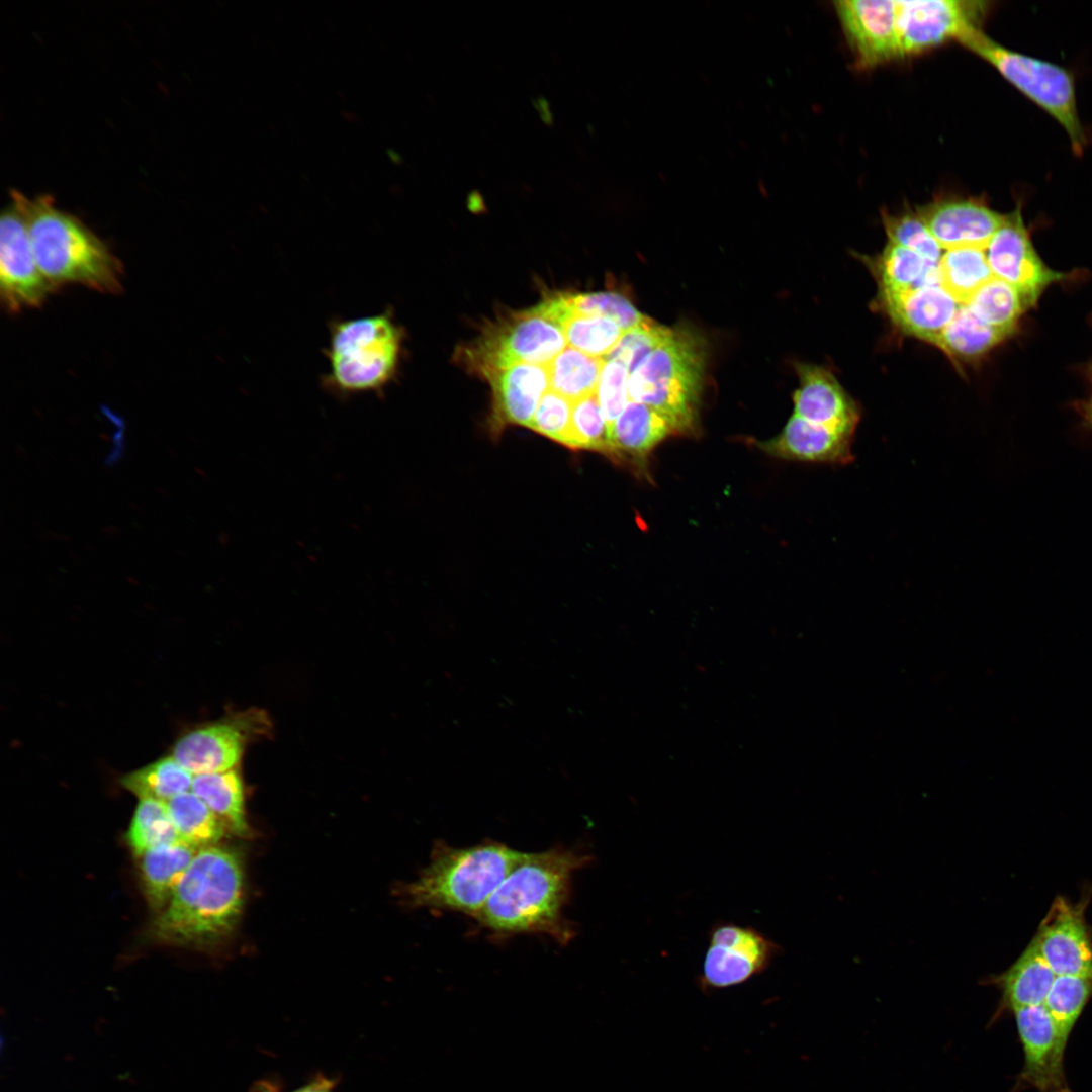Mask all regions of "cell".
Wrapping results in <instances>:
<instances>
[{
    "label": "cell",
    "mask_w": 1092,
    "mask_h": 1092,
    "mask_svg": "<svg viewBox=\"0 0 1092 1092\" xmlns=\"http://www.w3.org/2000/svg\"><path fill=\"white\" fill-rule=\"evenodd\" d=\"M852 442V437L793 415L783 431L762 447L783 459L844 466L854 460Z\"/></svg>",
    "instance_id": "cell-21"
},
{
    "label": "cell",
    "mask_w": 1092,
    "mask_h": 1092,
    "mask_svg": "<svg viewBox=\"0 0 1092 1092\" xmlns=\"http://www.w3.org/2000/svg\"><path fill=\"white\" fill-rule=\"evenodd\" d=\"M191 791L211 809L226 828L239 835L248 833L244 786L238 769L196 775L193 777Z\"/></svg>",
    "instance_id": "cell-27"
},
{
    "label": "cell",
    "mask_w": 1092,
    "mask_h": 1092,
    "mask_svg": "<svg viewBox=\"0 0 1092 1092\" xmlns=\"http://www.w3.org/2000/svg\"><path fill=\"white\" fill-rule=\"evenodd\" d=\"M1083 419L1090 430H1092V395L1082 405Z\"/></svg>",
    "instance_id": "cell-44"
},
{
    "label": "cell",
    "mask_w": 1092,
    "mask_h": 1092,
    "mask_svg": "<svg viewBox=\"0 0 1092 1092\" xmlns=\"http://www.w3.org/2000/svg\"><path fill=\"white\" fill-rule=\"evenodd\" d=\"M525 853L496 841L462 848L438 842L430 863L406 887V899L415 907L453 911L475 919Z\"/></svg>",
    "instance_id": "cell-4"
},
{
    "label": "cell",
    "mask_w": 1092,
    "mask_h": 1092,
    "mask_svg": "<svg viewBox=\"0 0 1092 1092\" xmlns=\"http://www.w3.org/2000/svg\"><path fill=\"white\" fill-rule=\"evenodd\" d=\"M1089 372H1090V375H1091V377H1092V364H1091V367H1090V370H1089Z\"/></svg>",
    "instance_id": "cell-45"
},
{
    "label": "cell",
    "mask_w": 1092,
    "mask_h": 1092,
    "mask_svg": "<svg viewBox=\"0 0 1092 1092\" xmlns=\"http://www.w3.org/2000/svg\"><path fill=\"white\" fill-rule=\"evenodd\" d=\"M605 361L566 346L548 365L550 390L571 402L596 393Z\"/></svg>",
    "instance_id": "cell-29"
},
{
    "label": "cell",
    "mask_w": 1092,
    "mask_h": 1092,
    "mask_svg": "<svg viewBox=\"0 0 1092 1092\" xmlns=\"http://www.w3.org/2000/svg\"><path fill=\"white\" fill-rule=\"evenodd\" d=\"M986 1H896V28L900 58L923 53L947 40H960L981 28L989 8Z\"/></svg>",
    "instance_id": "cell-10"
},
{
    "label": "cell",
    "mask_w": 1092,
    "mask_h": 1092,
    "mask_svg": "<svg viewBox=\"0 0 1092 1092\" xmlns=\"http://www.w3.org/2000/svg\"><path fill=\"white\" fill-rule=\"evenodd\" d=\"M197 851L178 841L152 848L141 857L143 887L154 910L166 907Z\"/></svg>",
    "instance_id": "cell-24"
},
{
    "label": "cell",
    "mask_w": 1092,
    "mask_h": 1092,
    "mask_svg": "<svg viewBox=\"0 0 1092 1092\" xmlns=\"http://www.w3.org/2000/svg\"><path fill=\"white\" fill-rule=\"evenodd\" d=\"M270 729L262 711L236 713L183 734L174 743L172 756L194 776L226 771L237 766L250 741Z\"/></svg>",
    "instance_id": "cell-9"
},
{
    "label": "cell",
    "mask_w": 1092,
    "mask_h": 1092,
    "mask_svg": "<svg viewBox=\"0 0 1092 1092\" xmlns=\"http://www.w3.org/2000/svg\"><path fill=\"white\" fill-rule=\"evenodd\" d=\"M704 346L688 330H672L630 375L629 400L659 413L672 431L689 429L704 381Z\"/></svg>",
    "instance_id": "cell-6"
},
{
    "label": "cell",
    "mask_w": 1092,
    "mask_h": 1092,
    "mask_svg": "<svg viewBox=\"0 0 1092 1092\" xmlns=\"http://www.w3.org/2000/svg\"><path fill=\"white\" fill-rule=\"evenodd\" d=\"M560 328L568 346L602 359L611 352L624 333L609 318L574 313L571 310Z\"/></svg>",
    "instance_id": "cell-35"
},
{
    "label": "cell",
    "mask_w": 1092,
    "mask_h": 1092,
    "mask_svg": "<svg viewBox=\"0 0 1092 1092\" xmlns=\"http://www.w3.org/2000/svg\"><path fill=\"white\" fill-rule=\"evenodd\" d=\"M167 807L182 842L199 850L222 838L224 824L192 791L174 797Z\"/></svg>",
    "instance_id": "cell-31"
},
{
    "label": "cell",
    "mask_w": 1092,
    "mask_h": 1092,
    "mask_svg": "<svg viewBox=\"0 0 1092 1092\" xmlns=\"http://www.w3.org/2000/svg\"><path fill=\"white\" fill-rule=\"evenodd\" d=\"M193 775L176 759L165 756L120 778V786L139 800L168 803L174 797L191 791Z\"/></svg>",
    "instance_id": "cell-28"
},
{
    "label": "cell",
    "mask_w": 1092,
    "mask_h": 1092,
    "mask_svg": "<svg viewBox=\"0 0 1092 1092\" xmlns=\"http://www.w3.org/2000/svg\"><path fill=\"white\" fill-rule=\"evenodd\" d=\"M1055 977L1033 937L1008 969L983 979L982 984L1000 992L988 1026L1019 1009L1043 1004Z\"/></svg>",
    "instance_id": "cell-19"
},
{
    "label": "cell",
    "mask_w": 1092,
    "mask_h": 1092,
    "mask_svg": "<svg viewBox=\"0 0 1092 1092\" xmlns=\"http://www.w3.org/2000/svg\"><path fill=\"white\" fill-rule=\"evenodd\" d=\"M126 839L131 851L140 858L152 848L181 841L167 803L155 800H139Z\"/></svg>",
    "instance_id": "cell-34"
},
{
    "label": "cell",
    "mask_w": 1092,
    "mask_h": 1092,
    "mask_svg": "<svg viewBox=\"0 0 1092 1092\" xmlns=\"http://www.w3.org/2000/svg\"><path fill=\"white\" fill-rule=\"evenodd\" d=\"M243 908V872L231 849H199L152 932L164 943L195 946L217 941L235 928Z\"/></svg>",
    "instance_id": "cell-2"
},
{
    "label": "cell",
    "mask_w": 1092,
    "mask_h": 1092,
    "mask_svg": "<svg viewBox=\"0 0 1092 1092\" xmlns=\"http://www.w3.org/2000/svg\"><path fill=\"white\" fill-rule=\"evenodd\" d=\"M778 951L771 939L752 927L717 924L709 935L699 987L712 992L742 984L766 970Z\"/></svg>",
    "instance_id": "cell-12"
},
{
    "label": "cell",
    "mask_w": 1092,
    "mask_h": 1092,
    "mask_svg": "<svg viewBox=\"0 0 1092 1092\" xmlns=\"http://www.w3.org/2000/svg\"><path fill=\"white\" fill-rule=\"evenodd\" d=\"M589 861L574 849L525 853L488 898L475 920L498 937L542 934L566 944L574 937L564 916L573 874Z\"/></svg>",
    "instance_id": "cell-1"
},
{
    "label": "cell",
    "mask_w": 1092,
    "mask_h": 1092,
    "mask_svg": "<svg viewBox=\"0 0 1092 1092\" xmlns=\"http://www.w3.org/2000/svg\"><path fill=\"white\" fill-rule=\"evenodd\" d=\"M57 289L41 272L25 219L11 200L0 217V296L9 313L39 307Z\"/></svg>",
    "instance_id": "cell-11"
},
{
    "label": "cell",
    "mask_w": 1092,
    "mask_h": 1092,
    "mask_svg": "<svg viewBox=\"0 0 1092 1092\" xmlns=\"http://www.w3.org/2000/svg\"><path fill=\"white\" fill-rule=\"evenodd\" d=\"M965 304L982 321L1009 335L1027 309L1019 292L997 277L981 286Z\"/></svg>",
    "instance_id": "cell-33"
},
{
    "label": "cell",
    "mask_w": 1092,
    "mask_h": 1092,
    "mask_svg": "<svg viewBox=\"0 0 1092 1092\" xmlns=\"http://www.w3.org/2000/svg\"><path fill=\"white\" fill-rule=\"evenodd\" d=\"M1013 1016L1024 1061L1011 1092H1071L1064 1068L1066 1048L1045 1006L1025 1007Z\"/></svg>",
    "instance_id": "cell-14"
},
{
    "label": "cell",
    "mask_w": 1092,
    "mask_h": 1092,
    "mask_svg": "<svg viewBox=\"0 0 1092 1092\" xmlns=\"http://www.w3.org/2000/svg\"><path fill=\"white\" fill-rule=\"evenodd\" d=\"M959 42L991 65L1022 95L1041 108L1064 129L1076 155L1087 145L1079 117L1074 74L1058 64L1008 49L982 28L966 33Z\"/></svg>",
    "instance_id": "cell-7"
},
{
    "label": "cell",
    "mask_w": 1092,
    "mask_h": 1092,
    "mask_svg": "<svg viewBox=\"0 0 1092 1092\" xmlns=\"http://www.w3.org/2000/svg\"><path fill=\"white\" fill-rule=\"evenodd\" d=\"M487 380L492 387L494 419L499 426L529 427L540 399L550 389L547 365H512Z\"/></svg>",
    "instance_id": "cell-22"
},
{
    "label": "cell",
    "mask_w": 1092,
    "mask_h": 1092,
    "mask_svg": "<svg viewBox=\"0 0 1092 1092\" xmlns=\"http://www.w3.org/2000/svg\"><path fill=\"white\" fill-rule=\"evenodd\" d=\"M671 329L647 316L639 325L625 331L604 361L625 366L629 375L671 334Z\"/></svg>",
    "instance_id": "cell-37"
},
{
    "label": "cell",
    "mask_w": 1092,
    "mask_h": 1092,
    "mask_svg": "<svg viewBox=\"0 0 1092 1092\" xmlns=\"http://www.w3.org/2000/svg\"><path fill=\"white\" fill-rule=\"evenodd\" d=\"M672 429L652 407L629 400L621 415L609 427L610 456L643 462L647 454Z\"/></svg>",
    "instance_id": "cell-23"
},
{
    "label": "cell",
    "mask_w": 1092,
    "mask_h": 1092,
    "mask_svg": "<svg viewBox=\"0 0 1092 1092\" xmlns=\"http://www.w3.org/2000/svg\"><path fill=\"white\" fill-rule=\"evenodd\" d=\"M336 1085V1079L318 1073L314 1075L307 1083L294 1089L291 1092H334Z\"/></svg>",
    "instance_id": "cell-42"
},
{
    "label": "cell",
    "mask_w": 1092,
    "mask_h": 1092,
    "mask_svg": "<svg viewBox=\"0 0 1092 1092\" xmlns=\"http://www.w3.org/2000/svg\"><path fill=\"white\" fill-rule=\"evenodd\" d=\"M882 221L889 243L913 251L932 262H939L942 248L917 212H883Z\"/></svg>",
    "instance_id": "cell-38"
},
{
    "label": "cell",
    "mask_w": 1092,
    "mask_h": 1092,
    "mask_svg": "<svg viewBox=\"0 0 1092 1092\" xmlns=\"http://www.w3.org/2000/svg\"><path fill=\"white\" fill-rule=\"evenodd\" d=\"M11 199L25 219L38 266L56 289L79 284L110 294L122 290L120 260L79 218L56 207L48 195L30 199L13 190Z\"/></svg>",
    "instance_id": "cell-3"
},
{
    "label": "cell",
    "mask_w": 1092,
    "mask_h": 1092,
    "mask_svg": "<svg viewBox=\"0 0 1092 1092\" xmlns=\"http://www.w3.org/2000/svg\"><path fill=\"white\" fill-rule=\"evenodd\" d=\"M251 1092H284L282 1084L275 1079H261L255 1082Z\"/></svg>",
    "instance_id": "cell-43"
},
{
    "label": "cell",
    "mask_w": 1092,
    "mask_h": 1092,
    "mask_svg": "<svg viewBox=\"0 0 1092 1092\" xmlns=\"http://www.w3.org/2000/svg\"><path fill=\"white\" fill-rule=\"evenodd\" d=\"M833 4L858 68L870 69L900 58L896 1L838 0Z\"/></svg>",
    "instance_id": "cell-16"
},
{
    "label": "cell",
    "mask_w": 1092,
    "mask_h": 1092,
    "mask_svg": "<svg viewBox=\"0 0 1092 1092\" xmlns=\"http://www.w3.org/2000/svg\"><path fill=\"white\" fill-rule=\"evenodd\" d=\"M402 342L403 331L389 310L332 321L324 388L341 397L382 394L396 377Z\"/></svg>",
    "instance_id": "cell-5"
},
{
    "label": "cell",
    "mask_w": 1092,
    "mask_h": 1092,
    "mask_svg": "<svg viewBox=\"0 0 1092 1092\" xmlns=\"http://www.w3.org/2000/svg\"><path fill=\"white\" fill-rule=\"evenodd\" d=\"M1092 998V977L1056 975L1043 1005L1052 1016L1062 1044L1070 1036Z\"/></svg>",
    "instance_id": "cell-32"
},
{
    "label": "cell",
    "mask_w": 1092,
    "mask_h": 1092,
    "mask_svg": "<svg viewBox=\"0 0 1092 1092\" xmlns=\"http://www.w3.org/2000/svg\"><path fill=\"white\" fill-rule=\"evenodd\" d=\"M1008 336L963 304L934 345L953 361L969 362L985 355Z\"/></svg>",
    "instance_id": "cell-26"
},
{
    "label": "cell",
    "mask_w": 1092,
    "mask_h": 1092,
    "mask_svg": "<svg viewBox=\"0 0 1092 1092\" xmlns=\"http://www.w3.org/2000/svg\"><path fill=\"white\" fill-rule=\"evenodd\" d=\"M566 299L572 312L609 318L624 332L647 318L616 292L566 293Z\"/></svg>",
    "instance_id": "cell-39"
},
{
    "label": "cell",
    "mask_w": 1092,
    "mask_h": 1092,
    "mask_svg": "<svg viewBox=\"0 0 1092 1092\" xmlns=\"http://www.w3.org/2000/svg\"><path fill=\"white\" fill-rule=\"evenodd\" d=\"M566 447L610 454L609 425L596 393L572 402Z\"/></svg>",
    "instance_id": "cell-36"
},
{
    "label": "cell",
    "mask_w": 1092,
    "mask_h": 1092,
    "mask_svg": "<svg viewBox=\"0 0 1092 1092\" xmlns=\"http://www.w3.org/2000/svg\"><path fill=\"white\" fill-rule=\"evenodd\" d=\"M572 402L564 396L548 390L540 399L528 428L563 446L567 445Z\"/></svg>",
    "instance_id": "cell-40"
},
{
    "label": "cell",
    "mask_w": 1092,
    "mask_h": 1092,
    "mask_svg": "<svg viewBox=\"0 0 1092 1092\" xmlns=\"http://www.w3.org/2000/svg\"><path fill=\"white\" fill-rule=\"evenodd\" d=\"M874 267L880 295L941 284L938 263L891 243L877 258Z\"/></svg>",
    "instance_id": "cell-25"
},
{
    "label": "cell",
    "mask_w": 1092,
    "mask_h": 1092,
    "mask_svg": "<svg viewBox=\"0 0 1092 1092\" xmlns=\"http://www.w3.org/2000/svg\"><path fill=\"white\" fill-rule=\"evenodd\" d=\"M1088 897L1078 903L1058 896L1035 933L1039 949L1056 975L1092 977V929L1085 910Z\"/></svg>",
    "instance_id": "cell-15"
},
{
    "label": "cell",
    "mask_w": 1092,
    "mask_h": 1092,
    "mask_svg": "<svg viewBox=\"0 0 1092 1092\" xmlns=\"http://www.w3.org/2000/svg\"><path fill=\"white\" fill-rule=\"evenodd\" d=\"M922 218L942 249H986L1005 214L985 202L968 197H943L918 207Z\"/></svg>",
    "instance_id": "cell-17"
},
{
    "label": "cell",
    "mask_w": 1092,
    "mask_h": 1092,
    "mask_svg": "<svg viewBox=\"0 0 1092 1092\" xmlns=\"http://www.w3.org/2000/svg\"><path fill=\"white\" fill-rule=\"evenodd\" d=\"M938 269L941 286L963 304L994 277L985 250L980 248L946 250L938 262Z\"/></svg>",
    "instance_id": "cell-30"
},
{
    "label": "cell",
    "mask_w": 1092,
    "mask_h": 1092,
    "mask_svg": "<svg viewBox=\"0 0 1092 1092\" xmlns=\"http://www.w3.org/2000/svg\"><path fill=\"white\" fill-rule=\"evenodd\" d=\"M796 369L800 384L793 395L794 415L854 438L860 410L835 376L812 364H798Z\"/></svg>",
    "instance_id": "cell-18"
},
{
    "label": "cell",
    "mask_w": 1092,
    "mask_h": 1092,
    "mask_svg": "<svg viewBox=\"0 0 1092 1092\" xmlns=\"http://www.w3.org/2000/svg\"><path fill=\"white\" fill-rule=\"evenodd\" d=\"M629 372L615 361H605L596 394L609 427L621 415L629 401Z\"/></svg>",
    "instance_id": "cell-41"
},
{
    "label": "cell",
    "mask_w": 1092,
    "mask_h": 1092,
    "mask_svg": "<svg viewBox=\"0 0 1092 1092\" xmlns=\"http://www.w3.org/2000/svg\"><path fill=\"white\" fill-rule=\"evenodd\" d=\"M566 344L561 328L536 305L489 325L460 356L468 369L488 379L516 364L548 365Z\"/></svg>",
    "instance_id": "cell-8"
},
{
    "label": "cell",
    "mask_w": 1092,
    "mask_h": 1092,
    "mask_svg": "<svg viewBox=\"0 0 1092 1092\" xmlns=\"http://www.w3.org/2000/svg\"><path fill=\"white\" fill-rule=\"evenodd\" d=\"M880 298L901 330L933 345L959 309V302L941 284L882 294Z\"/></svg>",
    "instance_id": "cell-20"
},
{
    "label": "cell",
    "mask_w": 1092,
    "mask_h": 1092,
    "mask_svg": "<svg viewBox=\"0 0 1092 1092\" xmlns=\"http://www.w3.org/2000/svg\"><path fill=\"white\" fill-rule=\"evenodd\" d=\"M985 253L993 276L1013 286L1027 308L1036 304L1051 284L1067 277L1051 269L1038 256L1023 221L1020 204L1005 214Z\"/></svg>",
    "instance_id": "cell-13"
}]
</instances>
